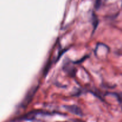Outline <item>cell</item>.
Here are the masks:
<instances>
[{
	"instance_id": "3",
	"label": "cell",
	"mask_w": 122,
	"mask_h": 122,
	"mask_svg": "<svg viewBox=\"0 0 122 122\" xmlns=\"http://www.w3.org/2000/svg\"><path fill=\"white\" fill-rule=\"evenodd\" d=\"M101 4V0H95V7L96 9H98Z\"/></svg>"
},
{
	"instance_id": "4",
	"label": "cell",
	"mask_w": 122,
	"mask_h": 122,
	"mask_svg": "<svg viewBox=\"0 0 122 122\" xmlns=\"http://www.w3.org/2000/svg\"><path fill=\"white\" fill-rule=\"evenodd\" d=\"M117 98L119 100V102L121 103L122 104V95H117Z\"/></svg>"
},
{
	"instance_id": "2",
	"label": "cell",
	"mask_w": 122,
	"mask_h": 122,
	"mask_svg": "<svg viewBox=\"0 0 122 122\" xmlns=\"http://www.w3.org/2000/svg\"><path fill=\"white\" fill-rule=\"evenodd\" d=\"M64 108L68 111V112H70L72 114H76L77 116H83V113L82 111L79 107H78L76 106H64Z\"/></svg>"
},
{
	"instance_id": "1",
	"label": "cell",
	"mask_w": 122,
	"mask_h": 122,
	"mask_svg": "<svg viewBox=\"0 0 122 122\" xmlns=\"http://www.w3.org/2000/svg\"><path fill=\"white\" fill-rule=\"evenodd\" d=\"M36 90H37V88L36 87H35V88H32V89H31L29 91L28 94H27L26 97L25 98L24 101H23V102L21 103V107H25L29 104V102L31 101V100H32L33 97L34 96Z\"/></svg>"
}]
</instances>
